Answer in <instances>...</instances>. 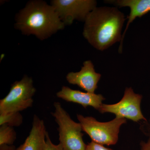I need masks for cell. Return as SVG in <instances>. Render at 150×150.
<instances>
[{
    "label": "cell",
    "instance_id": "1",
    "mask_svg": "<svg viewBox=\"0 0 150 150\" xmlns=\"http://www.w3.org/2000/svg\"><path fill=\"white\" fill-rule=\"evenodd\" d=\"M126 20L124 14L117 8L96 7L86 18L83 34L94 48L103 51L121 42Z\"/></svg>",
    "mask_w": 150,
    "mask_h": 150
},
{
    "label": "cell",
    "instance_id": "2",
    "mask_svg": "<svg viewBox=\"0 0 150 150\" xmlns=\"http://www.w3.org/2000/svg\"><path fill=\"white\" fill-rule=\"evenodd\" d=\"M65 25L53 7L42 1L28 2L17 16L15 24L23 34H32L41 40L63 29Z\"/></svg>",
    "mask_w": 150,
    "mask_h": 150
},
{
    "label": "cell",
    "instance_id": "3",
    "mask_svg": "<svg viewBox=\"0 0 150 150\" xmlns=\"http://www.w3.org/2000/svg\"><path fill=\"white\" fill-rule=\"evenodd\" d=\"M54 110L51 112L58 125L59 144L64 150H85L87 145L83 140V134L80 123L75 122L59 102H54Z\"/></svg>",
    "mask_w": 150,
    "mask_h": 150
},
{
    "label": "cell",
    "instance_id": "4",
    "mask_svg": "<svg viewBox=\"0 0 150 150\" xmlns=\"http://www.w3.org/2000/svg\"><path fill=\"white\" fill-rule=\"evenodd\" d=\"M77 117L83 131L89 136L92 142L102 145L116 144L120 128L126 123L125 118L116 117L106 122L98 121L91 116L77 114Z\"/></svg>",
    "mask_w": 150,
    "mask_h": 150
},
{
    "label": "cell",
    "instance_id": "5",
    "mask_svg": "<svg viewBox=\"0 0 150 150\" xmlns=\"http://www.w3.org/2000/svg\"><path fill=\"white\" fill-rule=\"evenodd\" d=\"M35 92L32 78L24 76L12 85L8 93L0 100V114L20 112L32 107Z\"/></svg>",
    "mask_w": 150,
    "mask_h": 150
},
{
    "label": "cell",
    "instance_id": "6",
    "mask_svg": "<svg viewBox=\"0 0 150 150\" xmlns=\"http://www.w3.org/2000/svg\"><path fill=\"white\" fill-rule=\"evenodd\" d=\"M142 98V95L135 93L131 87H127L120 101L115 104L103 103L98 111L101 113H113L116 117L129 119L135 122L146 121L147 119L141 110Z\"/></svg>",
    "mask_w": 150,
    "mask_h": 150
},
{
    "label": "cell",
    "instance_id": "7",
    "mask_svg": "<svg viewBox=\"0 0 150 150\" xmlns=\"http://www.w3.org/2000/svg\"><path fill=\"white\" fill-rule=\"evenodd\" d=\"M51 3L65 25L71 24L75 20L84 22L97 7L94 0H54Z\"/></svg>",
    "mask_w": 150,
    "mask_h": 150
},
{
    "label": "cell",
    "instance_id": "8",
    "mask_svg": "<svg viewBox=\"0 0 150 150\" xmlns=\"http://www.w3.org/2000/svg\"><path fill=\"white\" fill-rule=\"evenodd\" d=\"M101 76L96 72L92 62L88 60L84 62L79 71L68 73L66 79L71 84L78 86L87 92L95 93Z\"/></svg>",
    "mask_w": 150,
    "mask_h": 150
},
{
    "label": "cell",
    "instance_id": "9",
    "mask_svg": "<svg viewBox=\"0 0 150 150\" xmlns=\"http://www.w3.org/2000/svg\"><path fill=\"white\" fill-rule=\"evenodd\" d=\"M56 96L67 102L81 105L84 108L91 106L98 110L105 99L100 94L83 92L66 86L62 87V89L56 93Z\"/></svg>",
    "mask_w": 150,
    "mask_h": 150
},
{
    "label": "cell",
    "instance_id": "10",
    "mask_svg": "<svg viewBox=\"0 0 150 150\" xmlns=\"http://www.w3.org/2000/svg\"><path fill=\"white\" fill-rule=\"evenodd\" d=\"M105 2L112 4L119 7H128L130 8V13L127 18L126 26L122 34V40L118 48V52L123 51V43L126 31L130 24L137 17H141L150 12V0H109Z\"/></svg>",
    "mask_w": 150,
    "mask_h": 150
},
{
    "label": "cell",
    "instance_id": "11",
    "mask_svg": "<svg viewBox=\"0 0 150 150\" xmlns=\"http://www.w3.org/2000/svg\"><path fill=\"white\" fill-rule=\"evenodd\" d=\"M47 132L44 121L34 115L29 135L15 150H45Z\"/></svg>",
    "mask_w": 150,
    "mask_h": 150
},
{
    "label": "cell",
    "instance_id": "12",
    "mask_svg": "<svg viewBox=\"0 0 150 150\" xmlns=\"http://www.w3.org/2000/svg\"><path fill=\"white\" fill-rule=\"evenodd\" d=\"M23 122V117L20 112H12L0 114V126L6 125L11 127H18Z\"/></svg>",
    "mask_w": 150,
    "mask_h": 150
},
{
    "label": "cell",
    "instance_id": "13",
    "mask_svg": "<svg viewBox=\"0 0 150 150\" xmlns=\"http://www.w3.org/2000/svg\"><path fill=\"white\" fill-rule=\"evenodd\" d=\"M16 139V133L13 127L4 124L0 126V146L13 145Z\"/></svg>",
    "mask_w": 150,
    "mask_h": 150
},
{
    "label": "cell",
    "instance_id": "14",
    "mask_svg": "<svg viewBox=\"0 0 150 150\" xmlns=\"http://www.w3.org/2000/svg\"><path fill=\"white\" fill-rule=\"evenodd\" d=\"M45 150H64L60 144L56 145L52 142L48 132L46 136V144Z\"/></svg>",
    "mask_w": 150,
    "mask_h": 150
},
{
    "label": "cell",
    "instance_id": "15",
    "mask_svg": "<svg viewBox=\"0 0 150 150\" xmlns=\"http://www.w3.org/2000/svg\"><path fill=\"white\" fill-rule=\"evenodd\" d=\"M140 130L146 137H150V118L146 121H142L140 124Z\"/></svg>",
    "mask_w": 150,
    "mask_h": 150
},
{
    "label": "cell",
    "instance_id": "16",
    "mask_svg": "<svg viewBox=\"0 0 150 150\" xmlns=\"http://www.w3.org/2000/svg\"><path fill=\"white\" fill-rule=\"evenodd\" d=\"M85 150H112L111 149L105 147L103 145L95 143L92 141L87 145Z\"/></svg>",
    "mask_w": 150,
    "mask_h": 150
},
{
    "label": "cell",
    "instance_id": "17",
    "mask_svg": "<svg viewBox=\"0 0 150 150\" xmlns=\"http://www.w3.org/2000/svg\"><path fill=\"white\" fill-rule=\"evenodd\" d=\"M140 150H150V137L147 142L142 141L140 143Z\"/></svg>",
    "mask_w": 150,
    "mask_h": 150
},
{
    "label": "cell",
    "instance_id": "18",
    "mask_svg": "<svg viewBox=\"0 0 150 150\" xmlns=\"http://www.w3.org/2000/svg\"><path fill=\"white\" fill-rule=\"evenodd\" d=\"M16 148L13 145H3L0 146V150H15Z\"/></svg>",
    "mask_w": 150,
    "mask_h": 150
}]
</instances>
